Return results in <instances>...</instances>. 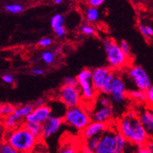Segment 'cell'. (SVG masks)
<instances>
[{
	"mask_svg": "<svg viewBox=\"0 0 153 153\" xmlns=\"http://www.w3.org/2000/svg\"><path fill=\"white\" fill-rule=\"evenodd\" d=\"M119 133L124 136L127 142L138 146H144L145 143L150 138L141 122L133 111L126 113L119 120Z\"/></svg>",
	"mask_w": 153,
	"mask_h": 153,
	"instance_id": "6da1fadb",
	"label": "cell"
},
{
	"mask_svg": "<svg viewBox=\"0 0 153 153\" xmlns=\"http://www.w3.org/2000/svg\"><path fill=\"white\" fill-rule=\"evenodd\" d=\"M38 140L23 126L10 131L6 137L7 143L21 153H31Z\"/></svg>",
	"mask_w": 153,
	"mask_h": 153,
	"instance_id": "7a4b0ae2",
	"label": "cell"
},
{
	"mask_svg": "<svg viewBox=\"0 0 153 153\" xmlns=\"http://www.w3.org/2000/svg\"><path fill=\"white\" fill-rule=\"evenodd\" d=\"M104 47L109 66L112 69H122L130 62V59L123 53L120 46L113 39H108L104 41Z\"/></svg>",
	"mask_w": 153,
	"mask_h": 153,
	"instance_id": "3957f363",
	"label": "cell"
},
{
	"mask_svg": "<svg viewBox=\"0 0 153 153\" xmlns=\"http://www.w3.org/2000/svg\"><path fill=\"white\" fill-rule=\"evenodd\" d=\"M64 123L79 131H82L90 124L91 117L89 114L80 106L67 108L63 117Z\"/></svg>",
	"mask_w": 153,
	"mask_h": 153,
	"instance_id": "277c9868",
	"label": "cell"
},
{
	"mask_svg": "<svg viewBox=\"0 0 153 153\" xmlns=\"http://www.w3.org/2000/svg\"><path fill=\"white\" fill-rule=\"evenodd\" d=\"M59 98L61 102L67 108L80 106L82 94L79 87L62 85L59 90Z\"/></svg>",
	"mask_w": 153,
	"mask_h": 153,
	"instance_id": "5b68a950",
	"label": "cell"
},
{
	"mask_svg": "<svg viewBox=\"0 0 153 153\" xmlns=\"http://www.w3.org/2000/svg\"><path fill=\"white\" fill-rule=\"evenodd\" d=\"M91 76H92V70L89 69H82L76 76L79 88L82 94V99L87 101H91L94 99L97 94L92 86Z\"/></svg>",
	"mask_w": 153,
	"mask_h": 153,
	"instance_id": "8992f818",
	"label": "cell"
},
{
	"mask_svg": "<svg viewBox=\"0 0 153 153\" xmlns=\"http://www.w3.org/2000/svg\"><path fill=\"white\" fill-rule=\"evenodd\" d=\"M127 74L139 90L147 91L152 86L151 79L149 76L141 66H131L127 70Z\"/></svg>",
	"mask_w": 153,
	"mask_h": 153,
	"instance_id": "52a82bcc",
	"label": "cell"
},
{
	"mask_svg": "<svg viewBox=\"0 0 153 153\" xmlns=\"http://www.w3.org/2000/svg\"><path fill=\"white\" fill-rule=\"evenodd\" d=\"M127 91L124 82L120 76L116 74V76L112 82L111 92V101L116 104H120L125 101Z\"/></svg>",
	"mask_w": 153,
	"mask_h": 153,
	"instance_id": "ba28073f",
	"label": "cell"
},
{
	"mask_svg": "<svg viewBox=\"0 0 153 153\" xmlns=\"http://www.w3.org/2000/svg\"><path fill=\"white\" fill-rule=\"evenodd\" d=\"M115 132L108 130L101 136V140L95 153H114L116 142Z\"/></svg>",
	"mask_w": 153,
	"mask_h": 153,
	"instance_id": "9c48e42d",
	"label": "cell"
},
{
	"mask_svg": "<svg viewBox=\"0 0 153 153\" xmlns=\"http://www.w3.org/2000/svg\"><path fill=\"white\" fill-rule=\"evenodd\" d=\"M64 123L62 117L51 116L47 121L42 125V140H47L53 135L56 134Z\"/></svg>",
	"mask_w": 153,
	"mask_h": 153,
	"instance_id": "30bf717a",
	"label": "cell"
},
{
	"mask_svg": "<svg viewBox=\"0 0 153 153\" xmlns=\"http://www.w3.org/2000/svg\"><path fill=\"white\" fill-rule=\"evenodd\" d=\"M51 114H52V111H51V107L45 105L41 108H35L34 111L25 118V120L43 125L51 117Z\"/></svg>",
	"mask_w": 153,
	"mask_h": 153,
	"instance_id": "8fae6325",
	"label": "cell"
},
{
	"mask_svg": "<svg viewBox=\"0 0 153 153\" xmlns=\"http://www.w3.org/2000/svg\"><path fill=\"white\" fill-rule=\"evenodd\" d=\"M108 130L107 123H100V122H91L90 124L82 131V136L85 140L88 139L95 137V136H102Z\"/></svg>",
	"mask_w": 153,
	"mask_h": 153,
	"instance_id": "7c38bea8",
	"label": "cell"
},
{
	"mask_svg": "<svg viewBox=\"0 0 153 153\" xmlns=\"http://www.w3.org/2000/svg\"><path fill=\"white\" fill-rule=\"evenodd\" d=\"M111 72V70L109 67H104V66L93 69L91 83H92V86L96 92H101L103 83Z\"/></svg>",
	"mask_w": 153,
	"mask_h": 153,
	"instance_id": "4fadbf2b",
	"label": "cell"
},
{
	"mask_svg": "<svg viewBox=\"0 0 153 153\" xmlns=\"http://www.w3.org/2000/svg\"><path fill=\"white\" fill-rule=\"evenodd\" d=\"M142 125L146 130L149 137L153 136V110L146 109L140 114L138 117Z\"/></svg>",
	"mask_w": 153,
	"mask_h": 153,
	"instance_id": "5bb4252c",
	"label": "cell"
},
{
	"mask_svg": "<svg viewBox=\"0 0 153 153\" xmlns=\"http://www.w3.org/2000/svg\"><path fill=\"white\" fill-rule=\"evenodd\" d=\"M113 109L111 107L110 108H100L97 111H94L91 115V120L94 122H100V123H107L113 117Z\"/></svg>",
	"mask_w": 153,
	"mask_h": 153,
	"instance_id": "9a60e30c",
	"label": "cell"
},
{
	"mask_svg": "<svg viewBox=\"0 0 153 153\" xmlns=\"http://www.w3.org/2000/svg\"><path fill=\"white\" fill-rule=\"evenodd\" d=\"M22 126H23L32 136H34V137H36L38 140H40L42 137V124L34 123V122H30L27 121V120H25L22 123Z\"/></svg>",
	"mask_w": 153,
	"mask_h": 153,
	"instance_id": "2e32d148",
	"label": "cell"
},
{
	"mask_svg": "<svg viewBox=\"0 0 153 153\" xmlns=\"http://www.w3.org/2000/svg\"><path fill=\"white\" fill-rule=\"evenodd\" d=\"M34 109H35V108H34L33 104L22 105V106L16 108L15 113H14V115L17 117L18 118H19V119H21V118H26L34 111Z\"/></svg>",
	"mask_w": 153,
	"mask_h": 153,
	"instance_id": "e0dca14e",
	"label": "cell"
},
{
	"mask_svg": "<svg viewBox=\"0 0 153 153\" xmlns=\"http://www.w3.org/2000/svg\"><path fill=\"white\" fill-rule=\"evenodd\" d=\"M116 76V73L114 72L111 71L108 76L106 77L105 80H104V83H103L102 88H101V93L102 94H105V95H108L111 94V87H112V82Z\"/></svg>",
	"mask_w": 153,
	"mask_h": 153,
	"instance_id": "ac0fdd59",
	"label": "cell"
},
{
	"mask_svg": "<svg viewBox=\"0 0 153 153\" xmlns=\"http://www.w3.org/2000/svg\"><path fill=\"white\" fill-rule=\"evenodd\" d=\"M115 142H116V146H115L114 153H123L127 143L126 138L121 133L118 132L115 133Z\"/></svg>",
	"mask_w": 153,
	"mask_h": 153,
	"instance_id": "d6986e66",
	"label": "cell"
},
{
	"mask_svg": "<svg viewBox=\"0 0 153 153\" xmlns=\"http://www.w3.org/2000/svg\"><path fill=\"white\" fill-rule=\"evenodd\" d=\"M127 96L130 98L140 101V102H146L147 101V93L146 91H143L141 90H130L127 91Z\"/></svg>",
	"mask_w": 153,
	"mask_h": 153,
	"instance_id": "ffe728a7",
	"label": "cell"
},
{
	"mask_svg": "<svg viewBox=\"0 0 153 153\" xmlns=\"http://www.w3.org/2000/svg\"><path fill=\"white\" fill-rule=\"evenodd\" d=\"M85 17L88 22H94L99 19V11L97 8L89 6L85 10Z\"/></svg>",
	"mask_w": 153,
	"mask_h": 153,
	"instance_id": "44dd1931",
	"label": "cell"
},
{
	"mask_svg": "<svg viewBox=\"0 0 153 153\" xmlns=\"http://www.w3.org/2000/svg\"><path fill=\"white\" fill-rule=\"evenodd\" d=\"M20 120L21 119L18 118L14 114L8 117H6L5 121V127L9 130H15L16 128H18L17 126L20 123Z\"/></svg>",
	"mask_w": 153,
	"mask_h": 153,
	"instance_id": "7402d4cb",
	"label": "cell"
},
{
	"mask_svg": "<svg viewBox=\"0 0 153 153\" xmlns=\"http://www.w3.org/2000/svg\"><path fill=\"white\" fill-rule=\"evenodd\" d=\"M15 110H16V108L12 104H0V116L8 117L11 115L14 114Z\"/></svg>",
	"mask_w": 153,
	"mask_h": 153,
	"instance_id": "603a6c76",
	"label": "cell"
},
{
	"mask_svg": "<svg viewBox=\"0 0 153 153\" xmlns=\"http://www.w3.org/2000/svg\"><path fill=\"white\" fill-rule=\"evenodd\" d=\"M101 136H95V137H92V138L88 139L85 141V145L88 148L91 149V151L95 152V150L98 148V145L100 143V140H101Z\"/></svg>",
	"mask_w": 153,
	"mask_h": 153,
	"instance_id": "cb8c5ba5",
	"label": "cell"
},
{
	"mask_svg": "<svg viewBox=\"0 0 153 153\" xmlns=\"http://www.w3.org/2000/svg\"><path fill=\"white\" fill-rule=\"evenodd\" d=\"M64 22H65V19H64L63 15H61V14H56L51 18V27L53 29L56 27H60V26H63Z\"/></svg>",
	"mask_w": 153,
	"mask_h": 153,
	"instance_id": "d4e9b609",
	"label": "cell"
},
{
	"mask_svg": "<svg viewBox=\"0 0 153 153\" xmlns=\"http://www.w3.org/2000/svg\"><path fill=\"white\" fill-rule=\"evenodd\" d=\"M5 10L7 12H10L12 14H19L21 13L24 11L23 5H20V4H9V5H6L5 7Z\"/></svg>",
	"mask_w": 153,
	"mask_h": 153,
	"instance_id": "484cf974",
	"label": "cell"
},
{
	"mask_svg": "<svg viewBox=\"0 0 153 153\" xmlns=\"http://www.w3.org/2000/svg\"><path fill=\"white\" fill-rule=\"evenodd\" d=\"M98 102L101 108H110L112 106V101L111 98L108 97V95H105V94H102L98 97Z\"/></svg>",
	"mask_w": 153,
	"mask_h": 153,
	"instance_id": "4316f807",
	"label": "cell"
},
{
	"mask_svg": "<svg viewBox=\"0 0 153 153\" xmlns=\"http://www.w3.org/2000/svg\"><path fill=\"white\" fill-rule=\"evenodd\" d=\"M41 59L46 64H51L54 62L55 59V54L53 52L50 51H44L41 54Z\"/></svg>",
	"mask_w": 153,
	"mask_h": 153,
	"instance_id": "83f0119b",
	"label": "cell"
},
{
	"mask_svg": "<svg viewBox=\"0 0 153 153\" xmlns=\"http://www.w3.org/2000/svg\"><path fill=\"white\" fill-rule=\"evenodd\" d=\"M57 153H78V151L72 145L64 144L59 149Z\"/></svg>",
	"mask_w": 153,
	"mask_h": 153,
	"instance_id": "f1b7e54d",
	"label": "cell"
},
{
	"mask_svg": "<svg viewBox=\"0 0 153 153\" xmlns=\"http://www.w3.org/2000/svg\"><path fill=\"white\" fill-rule=\"evenodd\" d=\"M120 47L121 51H123V53L127 56L129 59H131V53H130V45L128 44V43L126 41H122L120 44Z\"/></svg>",
	"mask_w": 153,
	"mask_h": 153,
	"instance_id": "f546056e",
	"label": "cell"
},
{
	"mask_svg": "<svg viewBox=\"0 0 153 153\" xmlns=\"http://www.w3.org/2000/svg\"><path fill=\"white\" fill-rule=\"evenodd\" d=\"M0 153H21L12 148L8 143H4L0 147Z\"/></svg>",
	"mask_w": 153,
	"mask_h": 153,
	"instance_id": "4dcf8cb0",
	"label": "cell"
},
{
	"mask_svg": "<svg viewBox=\"0 0 153 153\" xmlns=\"http://www.w3.org/2000/svg\"><path fill=\"white\" fill-rule=\"evenodd\" d=\"M66 85L72 86V87H79V82L76 79V77H71V76H67L64 79V84Z\"/></svg>",
	"mask_w": 153,
	"mask_h": 153,
	"instance_id": "1f68e13d",
	"label": "cell"
},
{
	"mask_svg": "<svg viewBox=\"0 0 153 153\" xmlns=\"http://www.w3.org/2000/svg\"><path fill=\"white\" fill-rule=\"evenodd\" d=\"M53 41L51 37H43L41 40H39L38 45L41 47H48L53 44Z\"/></svg>",
	"mask_w": 153,
	"mask_h": 153,
	"instance_id": "d6a6232c",
	"label": "cell"
},
{
	"mask_svg": "<svg viewBox=\"0 0 153 153\" xmlns=\"http://www.w3.org/2000/svg\"><path fill=\"white\" fill-rule=\"evenodd\" d=\"M147 93V101L148 104L150 106L151 109L153 110V85H152L151 87L146 91Z\"/></svg>",
	"mask_w": 153,
	"mask_h": 153,
	"instance_id": "836d02e7",
	"label": "cell"
},
{
	"mask_svg": "<svg viewBox=\"0 0 153 153\" xmlns=\"http://www.w3.org/2000/svg\"><path fill=\"white\" fill-rule=\"evenodd\" d=\"M53 30L56 35L59 38H62L66 34V30L64 26H60V27H56V28H53Z\"/></svg>",
	"mask_w": 153,
	"mask_h": 153,
	"instance_id": "e575fe53",
	"label": "cell"
},
{
	"mask_svg": "<svg viewBox=\"0 0 153 153\" xmlns=\"http://www.w3.org/2000/svg\"><path fill=\"white\" fill-rule=\"evenodd\" d=\"M82 32L85 35H92L94 33V29L92 26L89 25H85L82 27Z\"/></svg>",
	"mask_w": 153,
	"mask_h": 153,
	"instance_id": "d590c367",
	"label": "cell"
},
{
	"mask_svg": "<svg viewBox=\"0 0 153 153\" xmlns=\"http://www.w3.org/2000/svg\"><path fill=\"white\" fill-rule=\"evenodd\" d=\"M145 149L150 153H153V140L152 138H149L144 145Z\"/></svg>",
	"mask_w": 153,
	"mask_h": 153,
	"instance_id": "8d00e7d4",
	"label": "cell"
},
{
	"mask_svg": "<svg viewBox=\"0 0 153 153\" xmlns=\"http://www.w3.org/2000/svg\"><path fill=\"white\" fill-rule=\"evenodd\" d=\"M88 2V4L90 5V6L98 9V7L102 5V4L104 3V0H89Z\"/></svg>",
	"mask_w": 153,
	"mask_h": 153,
	"instance_id": "74e56055",
	"label": "cell"
},
{
	"mask_svg": "<svg viewBox=\"0 0 153 153\" xmlns=\"http://www.w3.org/2000/svg\"><path fill=\"white\" fill-rule=\"evenodd\" d=\"M34 106L35 108H41V107H44L47 104H45V101L43 98H37V100H35L34 104Z\"/></svg>",
	"mask_w": 153,
	"mask_h": 153,
	"instance_id": "f35d334b",
	"label": "cell"
},
{
	"mask_svg": "<svg viewBox=\"0 0 153 153\" xmlns=\"http://www.w3.org/2000/svg\"><path fill=\"white\" fill-rule=\"evenodd\" d=\"M2 80L4 81V82L7 83V84H12L14 82V77L12 75L9 74L4 75L2 76Z\"/></svg>",
	"mask_w": 153,
	"mask_h": 153,
	"instance_id": "ab89813d",
	"label": "cell"
},
{
	"mask_svg": "<svg viewBox=\"0 0 153 153\" xmlns=\"http://www.w3.org/2000/svg\"><path fill=\"white\" fill-rule=\"evenodd\" d=\"M139 28H140V32L142 33V34L143 35V37H145V38H149V36L148 33H147V30H146V27L145 25H140V26H139Z\"/></svg>",
	"mask_w": 153,
	"mask_h": 153,
	"instance_id": "60d3db41",
	"label": "cell"
},
{
	"mask_svg": "<svg viewBox=\"0 0 153 153\" xmlns=\"http://www.w3.org/2000/svg\"><path fill=\"white\" fill-rule=\"evenodd\" d=\"M31 73L36 75V76H42L44 74V71L40 68H34V69H31Z\"/></svg>",
	"mask_w": 153,
	"mask_h": 153,
	"instance_id": "b9f144b4",
	"label": "cell"
},
{
	"mask_svg": "<svg viewBox=\"0 0 153 153\" xmlns=\"http://www.w3.org/2000/svg\"><path fill=\"white\" fill-rule=\"evenodd\" d=\"M81 151L82 153H95L94 152L91 151V149H89L85 145H83V146H82Z\"/></svg>",
	"mask_w": 153,
	"mask_h": 153,
	"instance_id": "7bdbcfd3",
	"label": "cell"
},
{
	"mask_svg": "<svg viewBox=\"0 0 153 153\" xmlns=\"http://www.w3.org/2000/svg\"><path fill=\"white\" fill-rule=\"evenodd\" d=\"M136 153H150V152L149 151H147V150L145 149L144 146H142V147H138Z\"/></svg>",
	"mask_w": 153,
	"mask_h": 153,
	"instance_id": "ee69618b",
	"label": "cell"
},
{
	"mask_svg": "<svg viewBox=\"0 0 153 153\" xmlns=\"http://www.w3.org/2000/svg\"><path fill=\"white\" fill-rule=\"evenodd\" d=\"M61 50H62V47H56V48H54V50H53V53L55 54V55H57V54L60 53Z\"/></svg>",
	"mask_w": 153,
	"mask_h": 153,
	"instance_id": "f6af8a7d",
	"label": "cell"
},
{
	"mask_svg": "<svg viewBox=\"0 0 153 153\" xmlns=\"http://www.w3.org/2000/svg\"><path fill=\"white\" fill-rule=\"evenodd\" d=\"M146 30H147V33H148L149 37L153 36V29L151 27H146Z\"/></svg>",
	"mask_w": 153,
	"mask_h": 153,
	"instance_id": "bcb514c9",
	"label": "cell"
},
{
	"mask_svg": "<svg viewBox=\"0 0 153 153\" xmlns=\"http://www.w3.org/2000/svg\"><path fill=\"white\" fill-rule=\"evenodd\" d=\"M62 2H63L62 0H55V1H54V2H55L56 4H58V5L60 3H62Z\"/></svg>",
	"mask_w": 153,
	"mask_h": 153,
	"instance_id": "7dc6e473",
	"label": "cell"
},
{
	"mask_svg": "<svg viewBox=\"0 0 153 153\" xmlns=\"http://www.w3.org/2000/svg\"><path fill=\"white\" fill-rule=\"evenodd\" d=\"M152 140H153V136H152Z\"/></svg>",
	"mask_w": 153,
	"mask_h": 153,
	"instance_id": "c3c4849f",
	"label": "cell"
}]
</instances>
